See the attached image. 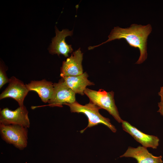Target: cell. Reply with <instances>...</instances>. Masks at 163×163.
<instances>
[{"instance_id":"cell-3","label":"cell","mask_w":163,"mask_h":163,"mask_svg":"<svg viewBox=\"0 0 163 163\" xmlns=\"http://www.w3.org/2000/svg\"><path fill=\"white\" fill-rule=\"evenodd\" d=\"M85 94L89 98L90 101L107 110L119 123L123 121L121 118L114 99V92H107L100 89L97 91L87 88Z\"/></svg>"},{"instance_id":"cell-11","label":"cell","mask_w":163,"mask_h":163,"mask_svg":"<svg viewBox=\"0 0 163 163\" xmlns=\"http://www.w3.org/2000/svg\"><path fill=\"white\" fill-rule=\"evenodd\" d=\"M120 157H132L135 158L137 163H163L161 155L157 157L149 153L147 148L139 146L135 148L129 147L125 153Z\"/></svg>"},{"instance_id":"cell-15","label":"cell","mask_w":163,"mask_h":163,"mask_svg":"<svg viewBox=\"0 0 163 163\" xmlns=\"http://www.w3.org/2000/svg\"><path fill=\"white\" fill-rule=\"evenodd\" d=\"M158 106L159 109L157 112H159L161 115L163 116V103L161 101L158 103Z\"/></svg>"},{"instance_id":"cell-10","label":"cell","mask_w":163,"mask_h":163,"mask_svg":"<svg viewBox=\"0 0 163 163\" xmlns=\"http://www.w3.org/2000/svg\"><path fill=\"white\" fill-rule=\"evenodd\" d=\"M122 123L123 129L131 135L143 146L146 148H157L159 141L157 137L143 133L127 121L123 120Z\"/></svg>"},{"instance_id":"cell-4","label":"cell","mask_w":163,"mask_h":163,"mask_svg":"<svg viewBox=\"0 0 163 163\" xmlns=\"http://www.w3.org/2000/svg\"><path fill=\"white\" fill-rule=\"evenodd\" d=\"M27 128L17 125L0 124V133L2 139L20 150H23L27 145Z\"/></svg>"},{"instance_id":"cell-2","label":"cell","mask_w":163,"mask_h":163,"mask_svg":"<svg viewBox=\"0 0 163 163\" xmlns=\"http://www.w3.org/2000/svg\"><path fill=\"white\" fill-rule=\"evenodd\" d=\"M64 104L69 107L71 112L82 113L87 117L88 124L85 129L80 131L81 133H83L88 128L91 127L99 124L104 125L113 133L116 132L117 129L111 123L110 120L100 114L99 110L101 108L92 102L90 101L88 103L84 105L80 104L76 101L72 104L65 103Z\"/></svg>"},{"instance_id":"cell-9","label":"cell","mask_w":163,"mask_h":163,"mask_svg":"<svg viewBox=\"0 0 163 163\" xmlns=\"http://www.w3.org/2000/svg\"><path fill=\"white\" fill-rule=\"evenodd\" d=\"M55 31L56 36L52 39L49 53L52 54H57L59 56L61 54L65 57H68L69 53H72L73 50L71 45L66 43L65 39L66 37L72 35L73 30L64 29L60 31L56 27Z\"/></svg>"},{"instance_id":"cell-7","label":"cell","mask_w":163,"mask_h":163,"mask_svg":"<svg viewBox=\"0 0 163 163\" xmlns=\"http://www.w3.org/2000/svg\"><path fill=\"white\" fill-rule=\"evenodd\" d=\"M8 85L0 95V99L11 97L21 107L24 105V99L29 91L23 82L14 76L9 78Z\"/></svg>"},{"instance_id":"cell-13","label":"cell","mask_w":163,"mask_h":163,"mask_svg":"<svg viewBox=\"0 0 163 163\" xmlns=\"http://www.w3.org/2000/svg\"><path fill=\"white\" fill-rule=\"evenodd\" d=\"M88 74L85 72L78 75L66 77L62 78L65 84L75 94L83 95L87 86L94 85L93 82L88 79Z\"/></svg>"},{"instance_id":"cell-12","label":"cell","mask_w":163,"mask_h":163,"mask_svg":"<svg viewBox=\"0 0 163 163\" xmlns=\"http://www.w3.org/2000/svg\"><path fill=\"white\" fill-rule=\"evenodd\" d=\"M25 85L29 91L36 92L42 101L45 103L48 102L53 93V84L44 79L40 81H32Z\"/></svg>"},{"instance_id":"cell-14","label":"cell","mask_w":163,"mask_h":163,"mask_svg":"<svg viewBox=\"0 0 163 163\" xmlns=\"http://www.w3.org/2000/svg\"><path fill=\"white\" fill-rule=\"evenodd\" d=\"M6 69L4 65L0 64V88L5 84L9 83V78H8L6 73Z\"/></svg>"},{"instance_id":"cell-8","label":"cell","mask_w":163,"mask_h":163,"mask_svg":"<svg viewBox=\"0 0 163 163\" xmlns=\"http://www.w3.org/2000/svg\"><path fill=\"white\" fill-rule=\"evenodd\" d=\"M83 55L79 48L63 62L60 74L62 78L77 75L83 73L82 65Z\"/></svg>"},{"instance_id":"cell-5","label":"cell","mask_w":163,"mask_h":163,"mask_svg":"<svg viewBox=\"0 0 163 163\" xmlns=\"http://www.w3.org/2000/svg\"><path fill=\"white\" fill-rule=\"evenodd\" d=\"M28 111L24 105L12 110L6 107L0 111V124L4 125H17L28 128L30 121Z\"/></svg>"},{"instance_id":"cell-6","label":"cell","mask_w":163,"mask_h":163,"mask_svg":"<svg viewBox=\"0 0 163 163\" xmlns=\"http://www.w3.org/2000/svg\"><path fill=\"white\" fill-rule=\"evenodd\" d=\"M53 85V93L47 102L48 106L62 107L65 103L72 104L76 101L75 93L65 84L62 78Z\"/></svg>"},{"instance_id":"cell-16","label":"cell","mask_w":163,"mask_h":163,"mask_svg":"<svg viewBox=\"0 0 163 163\" xmlns=\"http://www.w3.org/2000/svg\"><path fill=\"white\" fill-rule=\"evenodd\" d=\"M158 94L161 97V102L163 103V86L161 87L160 91L158 93Z\"/></svg>"},{"instance_id":"cell-1","label":"cell","mask_w":163,"mask_h":163,"mask_svg":"<svg viewBox=\"0 0 163 163\" xmlns=\"http://www.w3.org/2000/svg\"><path fill=\"white\" fill-rule=\"evenodd\" d=\"M152 27L150 24L146 25L132 24L129 27L123 28L114 27L108 36V39L100 45L90 46L88 49H92L103 44L115 39H123L131 47L138 48L140 55L136 63L140 64L147 59V41L148 36L151 33Z\"/></svg>"}]
</instances>
